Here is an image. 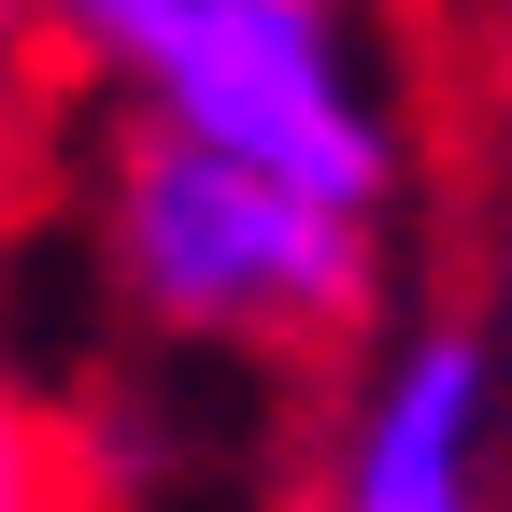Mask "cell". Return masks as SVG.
I'll return each mask as SVG.
<instances>
[{
    "mask_svg": "<svg viewBox=\"0 0 512 512\" xmlns=\"http://www.w3.org/2000/svg\"><path fill=\"white\" fill-rule=\"evenodd\" d=\"M484 271H498V328H512V0L484 29Z\"/></svg>",
    "mask_w": 512,
    "mask_h": 512,
    "instance_id": "cell-4",
    "label": "cell"
},
{
    "mask_svg": "<svg viewBox=\"0 0 512 512\" xmlns=\"http://www.w3.org/2000/svg\"><path fill=\"white\" fill-rule=\"evenodd\" d=\"M313 512H512V328L498 313H413L356 356Z\"/></svg>",
    "mask_w": 512,
    "mask_h": 512,
    "instance_id": "cell-3",
    "label": "cell"
},
{
    "mask_svg": "<svg viewBox=\"0 0 512 512\" xmlns=\"http://www.w3.org/2000/svg\"><path fill=\"white\" fill-rule=\"evenodd\" d=\"M15 512H86V484H57V470L29 456V470H15Z\"/></svg>",
    "mask_w": 512,
    "mask_h": 512,
    "instance_id": "cell-5",
    "label": "cell"
},
{
    "mask_svg": "<svg viewBox=\"0 0 512 512\" xmlns=\"http://www.w3.org/2000/svg\"><path fill=\"white\" fill-rule=\"evenodd\" d=\"M29 43L114 114L200 128V143L328 185L399 228L413 200V100L384 72L356 0H15Z\"/></svg>",
    "mask_w": 512,
    "mask_h": 512,
    "instance_id": "cell-2",
    "label": "cell"
},
{
    "mask_svg": "<svg viewBox=\"0 0 512 512\" xmlns=\"http://www.w3.org/2000/svg\"><path fill=\"white\" fill-rule=\"evenodd\" d=\"M86 256L185 356H342L384 313V214L285 185V171L200 143V128H157V114L100 128Z\"/></svg>",
    "mask_w": 512,
    "mask_h": 512,
    "instance_id": "cell-1",
    "label": "cell"
}]
</instances>
